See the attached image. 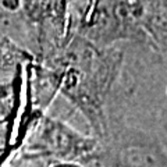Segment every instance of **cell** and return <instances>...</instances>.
Returning a JSON list of instances; mask_svg holds the SVG:
<instances>
[{
  "instance_id": "cell-1",
  "label": "cell",
  "mask_w": 167,
  "mask_h": 167,
  "mask_svg": "<svg viewBox=\"0 0 167 167\" xmlns=\"http://www.w3.org/2000/svg\"><path fill=\"white\" fill-rule=\"evenodd\" d=\"M64 167H71V166H64Z\"/></svg>"
}]
</instances>
